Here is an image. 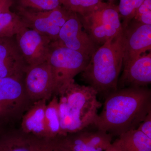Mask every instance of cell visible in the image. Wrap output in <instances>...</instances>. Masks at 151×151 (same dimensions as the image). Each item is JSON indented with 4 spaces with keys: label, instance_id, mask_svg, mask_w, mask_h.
<instances>
[{
    "label": "cell",
    "instance_id": "24",
    "mask_svg": "<svg viewBox=\"0 0 151 151\" xmlns=\"http://www.w3.org/2000/svg\"><path fill=\"white\" fill-rule=\"evenodd\" d=\"M34 151H62L57 145L54 139L37 137Z\"/></svg>",
    "mask_w": 151,
    "mask_h": 151
},
{
    "label": "cell",
    "instance_id": "17",
    "mask_svg": "<svg viewBox=\"0 0 151 151\" xmlns=\"http://www.w3.org/2000/svg\"><path fill=\"white\" fill-rule=\"evenodd\" d=\"M112 144L118 151H151V139L137 129L124 133Z\"/></svg>",
    "mask_w": 151,
    "mask_h": 151
},
{
    "label": "cell",
    "instance_id": "2",
    "mask_svg": "<svg viewBox=\"0 0 151 151\" xmlns=\"http://www.w3.org/2000/svg\"><path fill=\"white\" fill-rule=\"evenodd\" d=\"M124 31L99 47L81 72V77L98 94L105 97L118 89L123 66Z\"/></svg>",
    "mask_w": 151,
    "mask_h": 151
},
{
    "label": "cell",
    "instance_id": "29",
    "mask_svg": "<svg viewBox=\"0 0 151 151\" xmlns=\"http://www.w3.org/2000/svg\"><path fill=\"white\" fill-rule=\"evenodd\" d=\"M105 151H118L115 148V147L112 144H111V145L109 146L108 148L106 149Z\"/></svg>",
    "mask_w": 151,
    "mask_h": 151
},
{
    "label": "cell",
    "instance_id": "8",
    "mask_svg": "<svg viewBox=\"0 0 151 151\" xmlns=\"http://www.w3.org/2000/svg\"><path fill=\"white\" fill-rule=\"evenodd\" d=\"M24 83L27 92L34 103L42 100L48 101L54 95V77L47 61L37 65H27Z\"/></svg>",
    "mask_w": 151,
    "mask_h": 151
},
{
    "label": "cell",
    "instance_id": "9",
    "mask_svg": "<svg viewBox=\"0 0 151 151\" xmlns=\"http://www.w3.org/2000/svg\"><path fill=\"white\" fill-rule=\"evenodd\" d=\"M15 36L17 44L27 65H37L47 61L52 41L50 38L28 27Z\"/></svg>",
    "mask_w": 151,
    "mask_h": 151
},
{
    "label": "cell",
    "instance_id": "18",
    "mask_svg": "<svg viewBox=\"0 0 151 151\" xmlns=\"http://www.w3.org/2000/svg\"><path fill=\"white\" fill-rule=\"evenodd\" d=\"M88 132L84 130L54 138L57 145L62 151H103L92 147L88 140Z\"/></svg>",
    "mask_w": 151,
    "mask_h": 151
},
{
    "label": "cell",
    "instance_id": "12",
    "mask_svg": "<svg viewBox=\"0 0 151 151\" xmlns=\"http://www.w3.org/2000/svg\"><path fill=\"white\" fill-rule=\"evenodd\" d=\"M118 89L126 87H147L151 83V52L142 55L122 68Z\"/></svg>",
    "mask_w": 151,
    "mask_h": 151
},
{
    "label": "cell",
    "instance_id": "7",
    "mask_svg": "<svg viewBox=\"0 0 151 151\" xmlns=\"http://www.w3.org/2000/svg\"><path fill=\"white\" fill-rule=\"evenodd\" d=\"M56 95L65 101L70 110L94 121L102 106L94 88L89 85H79L74 79L62 86Z\"/></svg>",
    "mask_w": 151,
    "mask_h": 151
},
{
    "label": "cell",
    "instance_id": "26",
    "mask_svg": "<svg viewBox=\"0 0 151 151\" xmlns=\"http://www.w3.org/2000/svg\"><path fill=\"white\" fill-rule=\"evenodd\" d=\"M151 11V0H145L136 11L134 19H136L142 14Z\"/></svg>",
    "mask_w": 151,
    "mask_h": 151
},
{
    "label": "cell",
    "instance_id": "13",
    "mask_svg": "<svg viewBox=\"0 0 151 151\" xmlns=\"http://www.w3.org/2000/svg\"><path fill=\"white\" fill-rule=\"evenodd\" d=\"M27 65L16 41L0 38V78L24 74Z\"/></svg>",
    "mask_w": 151,
    "mask_h": 151
},
{
    "label": "cell",
    "instance_id": "27",
    "mask_svg": "<svg viewBox=\"0 0 151 151\" xmlns=\"http://www.w3.org/2000/svg\"><path fill=\"white\" fill-rule=\"evenodd\" d=\"M14 0H0V13L10 11Z\"/></svg>",
    "mask_w": 151,
    "mask_h": 151
},
{
    "label": "cell",
    "instance_id": "25",
    "mask_svg": "<svg viewBox=\"0 0 151 151\" xmlns=\"http://www.w3.org/2000/svg\"><path fill=\"white\" fill-rule=\"evenodd\" d=\"M151 139V111L137 129Z\"/></svg>",
    "mask_w": 151,
    "mask_h": 151
},
{
    "label": "cell",
    "instance_id": "5",
    "mask_svg": "<svg viewBox=\"0 0 151 151\" xmlns=\"http://www.w3.org/2000/svg\"><path fill=\"white\" fill-rule=\"evenodd\" d=\"M80 18L84 30L98 45L123 30L118 7L111 4L102 2Z\"/></svg>",
    "mask_w": 151,
    "mask_h": 151
},
{
    "label": "cell",
    "instance_id": "16",
    "mask_svg": "<svg viewBox=\"0 0 151 151\" xmlns=\"http://www.w3.org/2000/svg\"><path fill=\"white\" fill-rule=\"evenodd\" d=\"M36 137L20 129L0 135V151H34Z\"/></svg>",
    "mask_w": 151,
    "mask_h": 151
},
{
    "label": "cell",
    "instance_id": "11",
    "mask_svg": "<svg viewBox=\"0 0 151 151\" xmlns=\"http://www.w3.org/2000/svg\"><path fill=\"white\" fill-rule=\"evenodd\" d=\"M80 17L72 12L60 31L58 40L68 48L86 55L91 58L99 48L89 35L83 29Z\"/></svg>",
    "mask_w": 151,
    "mask_h": 151
},
{
    "label": "cell",
    "instance_id": "19",
    "mask_svg": "<svg viewBox=\"0 0 151 151\" xmlns=\"http://www.w3.org/2000/svg\"><path fill=\"white\" fill-rule=\"evenodd\" d=\"M27 27L18 14L11 11L0 13V38L13 37Z\"/></svg>",
    "mask_w": 151,
    "mask_h": 151
},
{
    "label": "cell",
    "instance_id": "3",
    "mask_svg": "<svg viewBox=\"0 0 151 151\" xmlns=\"http://www.w3.org/2000/svg\"><path fill=\"white\" fill-rule=\"evenodd\" d=\"M90 58L68 48L58 40L52 41L47 62L54 77L56 95L62 86L74 79L86 68Z\"/></svg>",
    "mask_w": 151,
    "mask_h": 151
},
{
    "label": "cell",
    "instance_id": "22",
    "mask_svg": "<svg viewBox=\"0 0 151 151\" xmlns=\"http://www.w3.org/2000/svg\"><path fill=\"white\" fill-rule=\"evenodd\" d=\"M145 0H120L118 9L123 19L122 27L125 29L134 17L136 11Z\"/></svg>",
    "mask_w": 151,
    "mask_h": 151
},
{
    "label": "cell",
    "instance_id": "23",
    "mask_svg": "<svg viewBox=\"0 0 151 151\" xmlns=\"http://www.w3.org/2000/svg\"><path fill=\"white\" fill-rule=\"evenodd\" d=\"M20 6L40 11H50L61 6L60 0H18Z\"/></svg>",
    "mask_w": 151,
    "mask_h": 151
},
{
    "label": "cell",
    "instance_id": "1",
    "mask_svg": "<svg viewBox=\"0 0 151 151\" xmlns=\"http://www.w3.org/2000/svg\"><path fill=\"white\" fill-rule=\"evenodd\" d=\"M151 111V91L147 87L118 89L105 97L94 125L97 130L120 136L137 129Z\"/></svg>",
    "mask_w": 151,
    "mask_h": 151
},
{
    "label": "cell",
    "instance_id": "6",
    "mask_svg": "<svg viewBox=\"0 0 151 151\" xmlns=\"http://www.w3.org/2000/svg\"><path fill=\"white\" fill-rule=\"evenodd\" d=\"M18 14L28 28L57 40L60 31L70 17L72 12L62 6L50 11H40L25 9L19 6Z\"/></svg>",
    "mask_w": 151,
    "mask_h": 151
},
{
    "label": "cell",
    "instance_id": "14",
    "mask_svg": "<svg viewBox=\"0 0 151 151\" xmlns=\"http://www.w3.org/2000/svg\"><path fill=\"white\" fill-rule=\"evenodd\" d=\"M47 100L34 102L24 114L21 122L20 129L37 137L47 138L45 122Z\"/></svg>",
    "mask_w": 151,
    "mask_h": 151
},
{
    "label": "cell",
    "instance_id": "15",
    "mask_svg": "<svg viewBox=\"0 0 151 151\" xmlns=\"http://www.w3.org/2000/svg\"><path fill=\"white\" fill-rule=\"evenodd\" d=\"M58 97L60 125V136H64L68 134L79 132L91 125H94V120L81 116L72 111L68 108L64 100Z\"/></svg>",
    "mask_w": 151,
    "mask_h": 151
},
{
    "label": "cell",
    "instance_id": "10",
    "mask_svg": "<svg viewBox=\"0 0 151 151\" xmlns=\"http://www.w3.org/2000/svg\"><path fill=\"white\" fill-rule=\"evenodd\" d=\"M123 66L125 67L151 49V25L132 21L123 29Z\"/></svg>",
    "mask_w": 151,
    "mask_h": 151
},
{
    "label": "cell",
    "instance_id": "4",
    "mask_svg": "<svg viewBox=\"0 0 151 151\" xmlns=\"http://www.w3.org/2000/svg\"><path fill=\"white\" fill-rule=\"evenodd\" d=\"M33 103L25 87L24 73L0 78V121H21Z\"/></svg>",
    "mask_w": 151,
    "mask_h": 151
},
{
    "label": "cell",
    "instance_id": "20",
    "mask_svg": "<svg viewBox=\"0 0 151 151\" xmlns=\"http://www.w3.org/2000/svg\"><path fill=\"white\" fill-rule=\"evenodd\" d=\"M45 122L47 138L54 139L59 137L60 125L58 112V97L57 95H53L47 104Z\"/></svg>",
    "mask_w": 151,
    "mask_h": 151
},
{
    "label": "cell",
    "instance_id": "30",
    "mask_svg": "<svg viewBox=\"0 0 151 151\" xmlns=\"http://www.w3.org/2000/svg\"><path fill=\"white\" fill-rule=\"evenodd\" d=\"M109 1H113V0H109Z\"/></svg>",
    "mask_w": 151,
    "mask_h": 151
},
{
    "label": "cell",
    "instance_id": "28",
    "mask_svg": "<svg viewBox=\"0 0 151 151\" xmlns=\"http://www.w3.org/2000/svg\"><path fill=\"white\" fill-rule=\"evenodd\" d=\"M135 20L144 24L151 25V11L142 14Z\"/></svg>",
    "mask_w": 151,
    "mask_h": 151
},
{
    "label": "cell",
    "instance_id": "21",
    "mask_svg": "<svg viewBox=\"0 0 151 151\" xmlns=\"http://www.w3.org/2000/svg\"><path fill=\"white\" fill-rule=\"evenodd\" d=\"M102 0H60L61 6L67 10L81 16L93 10L102 3Z\"/></svg>",
    "mask_w": 151,
    "mask_h": 151
}]
</instances>
